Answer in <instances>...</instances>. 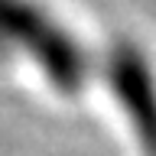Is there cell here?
<instances>
[{"label": "cell", "instance_id": "cell-2", "mask_svg": "<svg viewBox=\"0 0 156 156\" xmlns=\"http://www.w3.org/2000/svg\"><path fill=\"white\" fill-rule=\"evenodd\" d=\"M111 85L117 101L124 104L127 117L150 156H156V78L140 55V49L120 46L111 55Z\"/></svg>", "mask_w": 156, "mask_h": 156}, {"label": "cell", "instance_id": "cell-1", "mask_svg": "<svg viewBox=\"0 0 156 156\" xmlns=\"http://www.w3.org/2000/svg\"><path fill=\"white\" fill-rule=\"evenodd\" d=\"M0 42L26 49V55L36 58L39 68L49 75V81L58 85L62 91H78L85 85L81 49H75V42L36 10L0 3Z\"/></svg>", "mask_w": 156, "mask_h": 156}]
</instances>
